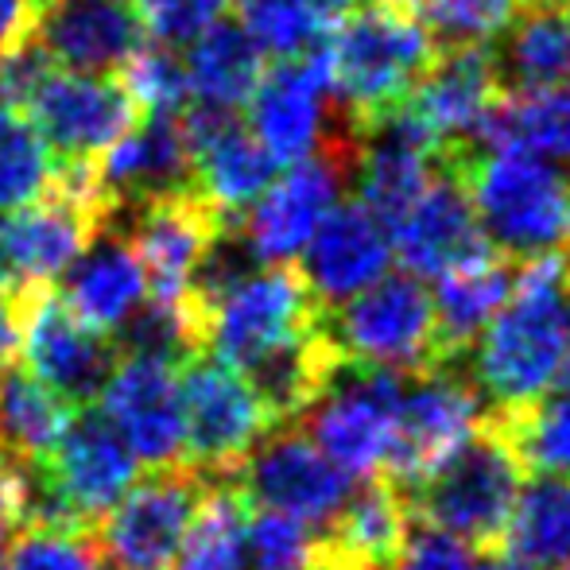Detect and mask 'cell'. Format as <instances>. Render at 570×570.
I'll use <instances>...</instances> for the list:
<instances>
[{
  "mask_svg": "<svg viewBox=\"0 0 570 570\" xmlns=\"http://www.w3.org/2000/svg\"><path fill=\"white\" fill-rule=\"evenodd\" d=\"M570 345V248L524 261L493 323L470 345V381L489 412L551 392Z\"/></svg>",
  "mask_w": 570,
  "mask_h": 570,
  "instance_id": "6da1fadb",
  "label": "cell"
},
{
  "mask_svg": "<svg viewBox=\"0 0 570 570\" xmlns=\"http://www.w3.org/2000/svg\"><path fill=\"white\" fill-rule=\"evenodd\" d=\"M465 183L481 233L512 264L570 248V175L532 151L446 148L435 159Z\"/></svg>",
  "mask_w": 570,
  "mask_h": 570,
  "instance_id": "7a4b0ae2",
  "label": "cell"
},
{
  "mask_svg": "<svg viewBox=\"0 0 570 570\" xmlns=\"http://www.w3.org/2000/svg\"><path fill=\"white\" fill-rule=\"evenodd\" d=\"M334 109L350 120L353 132L381 120L412 94L423 70L435 62L439 39L415 8L361 4L345 16L331 39L318 43Z\"/></svg>",
  "mask_w": 570,
  "mask_h": 570,
  "instance_id": "3957f363",
  "label": "cell"
},
{
  "mask_svg": "<svg viewBox=\"0 0 570 570\" xmlns=\"http://www.w3.org/2000/svg\"><path fill=\"white\" fill-rule=\"evenodd\" d=\"M524 481L528 470L517 446L509 443L501 423L485 412L470 439H462L435 470H428L415 485L400 493L412 517H420L428 528L451 532L493 556L501 548V535L509 528Z\"/></svg>",
  "mask_w": 570,
  "mask_h": 570,
  "instance_id": "277c9868",
  "label": "cell"
},
{
  "mask_svg": "<svg viewBox=\"0 0 570 570\" xmlns=\"http://www.w3.org/2000/svg\"><path fill=\"white\" fill-rule=\"evenodd\" d=\"M136 478L140 462L114 423L94 407H78L55 451L28 465V524L94 532Z\"/></svg>",
  "mask_w": 570,
  "mask_h": 570,
  "instance_id": "5b68a950",
  "label": "cell"
},
{
  "mask_svg": "<svg viewBox=\"0 0 570 570\" xmlns=\"http://www.w3.org/2000/svg\"><path fill=\"white\" fill-rule=\"evenodd\" d=\"M323 331L353 365L420 373L439 365L431 292L412 272H384L353 299L323 311Z\"/></svg>",
  "mask_w": 570,
  "mask_h": 570,
  "instance_id": "8992f818",
  "label": "cell"
},
{
  "mask_svg": "<svg viewBox=\"0 0 570 570\" xmlns=\"http://www.w3.org/2000/svg\"><path fill=\"white\" fill-rule=\"evenodd\" d=\"M206 489L210 478L187 462L159 465L132 481L94 528L106 570H171Z\"/></svg>",
  "mask_w": 570,
  "mask_h": 570,
  "instance_id": "52a82bcc",
  "label": "cell"
},
{
  "mask_svg": "<svg viewBox=\"0 0 570 570\" xmlns=\"http://www.w3.org/2000/svg\"><path fill=\"white\" fill-rule=\"evenodd\" d=\"M353 148L357 132L342 128L318 151L287 167L279 179L268 183L261 198L240 214L253 253L261 264H292L323 226V218L342 203V190L350 187Z\"/></svg>",
  "mask_w": 570,
  "mask_h": 570,
  "instance_id": "ba28073f",
  "label": "cell"
},
{
  "mask_svg": "<svg viewBox=\"0 0 570 570\" xmlns=\"http://www.w3.org/2000/svg\"><path fill=\"white\" fill-rule=\"evenodd\" d=\"M183 396V431H187V458L210 481L233 478L253 446L268 435L276 423L264 412L261 396L245 373L210 353H195L179 376Z\"/></svg>",
  "mask_w": 570,
  "mask_h": 570,
  "instance_id": "9c48e42d",
  "label": "cell"
},
{
  "mask_svg": "<svg viewBox=\"0 0 570 570\" xmlns=\"http://www.w3.org/2000/svg\"><path fill=\"white\" fill-rule=\"evenodd\" d=\"M404 376L396 368L342 361L323 396L299 415L318 451L334 458L350 478H381L396 435Z\"/></svg>",
  "mask_w": 570,
  "mask_h": 570,
  "instance_id": "30bf717a",
  "label": "cell"
},
{
  "mask_svg": "<svg viewBox=\"0 0 570 570\" xmlns=\"http://www.w3.org/2000/svg\"><path fill=\"white\" fill-rule=\"evenodd\" d=\"M323 307L307 292L303 276L287 264L256 268L229 295H222L203 318V353L248 368L276 345L299 338L318 323Z\"/></svg>",
  "mask_w": 570,
  "mask_h": 570,
  "instance_id": "8fae6325",
  "label": "cell"
},
{
  "mask_svg": "<svg viewBox=\"0 0 570 570\" xmlns=\"http://www.w3.org/2000/svg\"><path fill=\"white\" fill-rule=\"evenodd\" d=\"M485 412L489 407L473 389L470 373L454 368V361L407 373L404 392H400L396 435H392V451L384 458L381 478L396 489L415 485L462 439L473 435Z\"/></svg>",
  "mask_w": 570,
  "mask_h": 570,
  "instance_id": "7c38bea8",
  "label": "cell"
},
{
  "mask_svg": "<svg viewBox=\"0 0 570 570\" xmlns=\"http://www.w3.org/2000/svg\"><path fill=\"white\" fill-rule=\"evenodd\" d=\"M229 481L245 493L253 509L284 512V517H295L299 524L323 528V532L357 485L295 423L272 428Z\"/></svg>",
  "mask_w": 570,
  "mask_h": 570,
  "instance_id": "4fadbf2b",
  "label": "cell"
},
{
  "mask_svg": "<svg viewBox=\"0 0 570 570\" xmlns=\"http://www.w3.org/2000/svg\"><path fill=\"white\" fill-rule=\"evenodd\" d=\"M16 307H20V353L28 368L67 404L90 407L120 357L114 338L78 323L62 307L55 287H20Z\"/></svg>",
  "mask_w": 570,
  "mask_h": 570,
  "instance_id": "5bb4252c",
  "label": "cell"
},
{
  "mask_svg": "<svg viewBox=\"0 0 570 570\" xmlns=\"http://www.w3.org/2000/svg\"><path fill=\"white\" fill-rule=\"evenodd\" d=\"M318 43L307 55L276 59V67L261 70V82L253 86L245 101L253 136L268 148V156L279 167L307 159L345 125V117L331 101Z\"/></svg>",
  "mask_w": 570,
  "mask_h": 570,
  "instance_id": "9a60e30c",
  "label": "cell"
},
{
  "mask_svg": "<svg viewBox=\"0 0 570 570\" xmlns=\"http://www.w3.org/2000/svg\"><path fill=\"white\" fill-rule=\"evenodd\" d=\"M28 117L59 164L98 159L144 120V109L117 75H82L55 67L28 101Z\"/></svg>",
  "mask_w": 570,
  "mask_h": 570,
  "instance_id": "2e32d148",
  "label": "cell"
},
{
  "mask_svg": "<svg viewBox=\"0 0 570 570\" xmlns=\"http://www.w3.org/2000/svg\"><path fill=\"white\" fill-rule=\"evenodd\" d=\"M101 415L117 428L132 458L148 470L179 465L187 458V431H183V396L175 365L156 357L120 353L106 389H101Z\"/></svg>",
  "mask_w": 570,
  "mask_h": 570,
  "instance_id": "e0dca14e",
  "label": "cell"
},
{
  "mask_svg": "<svg viewBox=\"0 0 570 570\" xmlns=\"http://www.w3.org/2000/svg\"><path fill=\"white\" fill-rule=\"evenodd\" d=\"M222 222H226V214L214 210L195 190V183L132 206L128 226L117 222L132 240L136 256H140L151 299L190 307V276H195L198 256L206 253V245H210L214 229Z\"/></svg>",
  "mask_w": 570,
  "mask_h": 570,
  "instance_id": "ac0fdd59",
  "label": "cell"
},
{
  "mask_svg": "<svg viewBox=\"0 0 570 570\" xmlns=\"http://www.w3.org/2000/svg\"><path fill=\"white\" fill-rule=\"evenodd\" d=\"M504 98L489 43L439 47L435 62L423 70L400 109L435 140L439 151L473 148L481 120Z\"/></svg>",
  "mask_w": 570,
  "mask_h": 570,
  "instance_id": "d6986e66",
  "label": "cell"
},
{
  "mask_svg": "<svg viewBox=\"0 0 570 570\" xmlns=\"http://www.w3.org/2000/svg\"><path fill=\"white\" fill-rule=\"evenodd\" d=\"M392 253L400 256L404 272L420 279H439L446 272L493 256V245L481 233V222L473 214L470 195H465V183L451 167L435 164L431 183L400 214V222L392 226Z\"/></svg>",
  "mask_w": 570,
  "mask_h": 570,
  "instance_id": "ffe728a7",
  "label": "cell"
},
{
  "mask_svg": "<svg viewBox=\"0 0 570 570\" xmlns=\"http://www.w3.org/2000/svg\"><path fill=\"white\" fill-rule=\"evenodd\" d=\"M392 233L365 203H338L299 253V276L323 311L365 292L392 268Z\"/></svg>",
  "mask_w": 570,
  "mask_h": 570,
  "instance_id": "44dd1931",
  "label": "cell"
},
{
  "mask_svg": "<svg viewBox=\"0 0 570 570\" xmlns=\"http://www.w3.org/2000/svg\"><path fill=\"white\" fill-rule=\"evenodd\" d=\"M36 39L55 67L117 75L148 43V31L128 0H55L39 12Z\"/></svg>",
  "mask_w": 570,
  "mask_h": 570,
  "instance_id": "7402d4cb",
  "label": "cell"
},
{
  "mask_svg": "<svg viewBox=\"0 0 570 570\" xmlns=\"http://www.w3.org/2000/svg\"><path fill=\"white\" fill-rule=\"evenodd\" d=\"M98 179L114 198L117 218L148 198L171 195L195 183V156L179 128V114H148L98 156Z\"/></svg>",
  "mask_w": 570,
  "mask_h": 570,
  "instance_id": "603a6c76",
  "label": "cell"
},
{
  "mask_svg": "<svg viewBox=\"0 0 570 570\" xmlns=\"http://www.w3.org/2000/svg\"><path fill=\"white\" fill-rule=\"evenodd\" d=\"M55 292L78 323H86L98 334H114L144 303L148 276H144V264L128 233L114 222L62 272V287H55Z\"/></svg>",
  "mask_w": 570,
  "mask_h": 570,
  "instance_id": "cb8c5ba5",
  "label": "cell"
},
{
  "mask_svg": "<svg viewBox=\"0 0 570 570\" xmlns=\"http://www.w3.org/2000/svg\"><path fill=\"white\" fill-rule=\"evenodd\" d=\"M504 94H540L570 82V0H520L489 39Z\"/></svg>",
  "mask_w": 570,
  "mask_h": 570,
  "instance_id": "d4e9b609",
  "label": "cell"
},
{
  "mask_svg": "<svg viewBox=\"0 0 570 570\" xmlns=\"http://www.w3.org/2000/svg\"><path fill=\"white\" fill-rule=\"evenodd\" d=\"M412 532V509L404 493L384 478H365L345 497L323 543L357 570H392Z\"/></svg>",
  "mask_w": 570,
  "mask_h": 570,
  "instance_id": "484cf974",
  "label": "cell"
},
{
  "mask_svg": "<svg viewBox=\"0 0 570 570\" xmlns=\"http://www.w3.org/2000/svg\"><path fill=\"white\" fill-rule=\"evenodd\" d=\"M517 279V264L504 256H485L478 264H465L458 272L439 276V292H431L435 307V350L443 361H462L470 345L481 338L493 315L504 307Z\"/></svg>",
  "mask_w": 570,
  "mask_h": 570,
  "instance_id": "4316f807",
  "label": "cell"
},
{
  "mask_svg": "<svg viewBox=\"0 0 570 570\" xmlns=\"http://www.w3.org/2000/svg\"><path fill=\"white\" fill-rule=\"evenodd\" d=\"M478 151H532L570 167V82L540 94H504L473 136Z\"/></svg>",
  "mask_w": 570,
  "mask_h": 570,
  "instance_id": "83f0119b",
  "label": "cell"
},
{
  "mask_svg": "<svg viewBox=\"0 0 570 570\" xmlns=\"http://www.w3.org/2000/svg\"><path fill=\"white\" fill-rule=\"evenodd\" d=\"M78 407L67 404L51 384L28 365H0V451L20 465H39L55 451Z\"/></svg>",
  "mask_w": 570,
  "mask_h": 570,
  "instance_id": "f1b7e54d",
  "label": "cell"
},
{
  "mask_svg": "<svg viewBox=\"0 0 570 570\" xmlns=\"http://www.w3.org/2000/svg\"><path fill=\"white\" fill-rule=\"evenodd\" d=\"M493 556L520 570H563L570 559V481L540 478L524 481L517 509Z\"/></svg>",
  "mask_w": 570,
  "mask_h": 570,
  "instance_id": "f546056e",
  "label": "cell"
},
{
  "mask_svg": "<svg viewBox=\"0 0 570 570\" xmlns=\"http://www.w3.org/2000/svg\"><path fill=\"white\" fill-rule=\"evenodd\" d=\"M183 70H187L190 101L240 114V106L248 101L253 86L261 82L264 62H261L256 43L240 31V23L218 20L214 28H206L203 36L190 39Z\"/></svg>",
  "mask_w": 570,
  "mask_h": 570,
  "instance_id": "4dcf8cb0",
  "label": "cell"
},
{
  "mask_svg": "<svg viewBox=\"0 0 570 570\" xmlns=\"http://www.w3.org/2000/svg\"><path fill=\"white\" fill-rule=\"evenodd\" d=\"M279 164L240 120L195 156V190L226 218H240L276 179Z\"/></svg>",
  "mask_w": 570,
  "mask_h": 570,
  "instance_id": "1f68e13d",
  "label": "cell"
},
{
  "mask_svg": "<svg viewBox=\"0 0 570 570\" xmlns=\"http://www.w3.org/2000/svg\"><path fill=\"white\" fill-rule=\"evenodd\" d=\"M248 509L237 485L229 478L210 481L171 570H245V524Z\"/></svg>",
  "mask_w": 570,
  "mask_h": 570,
  "instance_id": "d6a6232c",
  "label": "cell"
},
{
  "mask_svg": "<svg viewBox=\"0 0 570 570\" xmlns=\"http://www.w3.org/2000/svg\"><path fill=\"white\" fill-rule=\"evenodd\" d=\"M489 415L504 428L528 473L570 478V389H551L532 404Z\"/></svg>",
  "mask_w": 570,
  "mask_h": 570,
  "instance_id": "836d02e7",
  "label": "cell"
},
{
  "mask_svg": "<svg viewBox=\"0 0 570 570\" xmlns=\"http://www.w3.org/2000/svg\"><path fill=\"white\" fill-rule=\"evenodd\" d=\"M51 144L28 117V109L0 106V214L36 203L55 179Z\"/></svg>",
  "mask_w": 570,
  "mask_h": 570,
  "instance_id": "e575fe53",
  "label": "cell"
},
{
  "mask_svg": "<svg viewBox=\"0 0 570 570\" xmlns=\"http://www.w3.org/2000/svg\"><path fill=\"white\" fill-rule=\"evenodd\" d=\"M237 4L240 31L256 43V51H268L276 59L307 55L323 39V23L311 12L307 0H233Z\"/></svg>",
  "mask_w": 570,
  "mask_h": 570,
  "instance_id": "d590c367",
  "label": "cell"
},
{
  "mask_svg": "<svg viewBox=\"0 0 570 570\" xmlns=\"http://www.w3.org/2000/svg\"><path fill=\"white\" fill-rule=\"evenodd\" d=\"M4 559L8 570H106L94 532L55 524H23Z\"/></svg>",
  "mask_w": 570,
  "mask_h": 570,
  "instance_id": "8d00e7d4",
  "label": "cell"
},
{
  "mask_svg": "<svg viewBox=\"0 0 570 570\" xmlns=\"http://www.w3.org/2000/svg\"><path fill=\"white\" fill-rule=\"evenodd\" d=\"M315 528L272 509H248L245 570H307L315 556Z\"/></svg>",
  "mask_w": 570,
  "mask_h": 570,
  "instance_id": "74e56055",
  "label": "cell"
},
{
  "mask_svg": "<svg viewBox=\"0 0 570 570\" xmlns=\"http://www.w3.org/2000/svg\"><path fill=\"white\" fill-rule=\"evenodd\" d=\"M117 78L125 82V90L136 98V106L148 114H179L190 101L187 90V70L183 59L164 43H144L125 67L117 70Z\"/></svg>",
  "mask_w": 570,
  "mask_h": 570,
  "instance_id": "f35d334b",
  "label": "cell"
},
{
  "mask_svg": "<svg viewBox=\"0 0 570 570\" xmlns=\"http://www.w3.org/2000/svg\"><path fill=\"white\" fill-rule=\"evenodd\" d=\"M520 0H415V16L431 28L439 47L489 43L509 23Z\"/></svg>",
  "mask_w": 570,
  "mask_h": 570,
  "instance_id": "ab89813d",
  "label": "cell"
},
{
  "mask_svg": "<svg viewBox=\"0 0 570 570\" xmlns=\"http://www.w3.org/2000/svg\"><path fill=\"white\" fill-rule=\"evenodd\" d=\"M229 4L233 0H132L148 39L164 47L190 43L195 36H203L206 28L222 20Z\"/></svg>",
  "mask_w": 570,
  "mask_h": 570,
  "instance_id": "60d3db41",
  "label": "cell"
},
{
  "mask_svg": "<svg viewBox=\"0 0 570 570\" xmlns=\"http://www.w3.org/2000/svg\"><path fill=\"white\" fill-rule=\"evenodd\" d=\"M392 570H493V556L439 528H412Z\"/></svg>",
  "mask_w": 570,
  "mask_h": 570,
  "instance_id": "b9f144b4",
  "label": "cell"
},
{
  "mask_svg": "<svg viewBox=\"0 0 570 570\" xmlns=\"http://www.w3.org/2000/svg\"><path fill=\"white\" fill-rule=\"evenodd\" d=\"M55 70V59L47 55V47L31 31L23 43H16L12 51L0 55V106L28 109V101L36 98V90L43 86V78Z\"/></svg>",
  "mask_w": 570,
  "mask_h": 570,
  "instance_id": "7bdbcfd3",
  "label": "cell"
},
{
  "mask_svg": "<svg viewBox=\"0 0 570 570\" xmlns=\"http://www.w3.org/2000/svg\"><path fill=\"white\" fill-rule=\"evenodd\" d=\"M28 524V465L0 451V543Z\"/></svg>",
  "mask_w": 570,
  "mask_h": 570,
  "instance_id": "ee69618b",
  "label": "cell"
},
{
  "mask_svg": "<svg viewBox=\"0 0 570 570\" xmlns=\"http://www.w3.org/2000/svg\"><path fill=\"white\" fill-rule=\"evenodd\" d=\"M39 23V8L31 0H0V55L12 51L16 43L36 31Z\"/></svg>",
  "mask_w": 570,
  "mask_h": 570,
  "instance_id": "f6af8a7d",
  "label": "cell"
},
{
  "mask_svg": "<svg viewBox=\"0 0 570 570\" xmlns=\"http://www.w3.org/2000/svg\"><path fill=\"white\" fill-rule=\"evenodd\" d=\"M20 353V307H16V292H0V365Z\"/></svg>",
  "mask_w": 570,
  "mask_h": 570,
  "instance_id": "bcb514c9",
  "label": "cell"
},
{
  "mask_svg": "<svg viewBox=\"0 0 570 570\" xmlns=\"http://www.w3.org/2000/svg\"><path fill=\"white\" fill-rule=\"evenodd\" d=\"M311 12L318 16V23L323 28H331V23H342L345 16H353L361 4H368V0H307Z\"/></svg>",
  "mask_w": 570,
  "mask_h": 570,
  "instance_id": "7dc6e473",
  "label": "cell"
},
{
  "mask_svg": "<svg viewBox=\"0 0 570 570\" xmlns=\"http://www.w3.org/2000/svg\"><path fill=\"white\" fill-rule=\"evenodd\" d=\"M307 570H357L353 563H345V559L338 556L334 548H326L323 540L315 543V556H311V567Z\"/></svg>",
  "mask_w": 570,
  "mask_h": 570,
  "instance_id": "c3c4849f",
  "label": "cell"
},
{
  "mask_svg": "<svg viewBox=\"0 0 570 570\" xmlns=\"http://www.w3.org/2000/svg\"><path fill=\"white\" fill-rule=\"evenodd\" d=\"M0 292H16V276H12V264H8V248H4V222H0Z\"/></svg>",
  "mask_w": 570,
  "mask_h": 570,
  "instance_id": "681fc988",
  "label": "cell"
},
{
  "mask_svg": "<svg viewBox=\"0 0 570 570\" xmlns=\"http://www.w3.org/2000/svg\"><path fill=\"white\" fill-rule=\"evenodd\" d=\"M551 389H570V345H567V357H563V368H559L556 384Z\"/></svg>",
  "mask_w": 570,
  "mask_h": 570,
  "instance_id": "f907efd6",
  "label": "cell"
},
{
  "mask_svg": "<svg viewBox=\"0 0 570 570\" xmlns=\"http://www.w3.org/2000/svg\"><path fill=\"white\" fill-rule=\"evenodd\" d=\"M493 570H520V567H512V563H509V559L493 556Z\"/></svg>",
  "mask_w": 570,
  "mask_h": 570,
  "instance_id": "816d5d0a",
  "label": "cell"
},
{
  "mask_svg": "<svg viewBox=\"0 0 570 570\" xmlns=\"http://www.w3.org/2000/svg\"><path fill=\"white\" fill-rule=\"evenodd\" d=\"M381 4H396V8H415V0H381Z\"/></svg>",
  "mask_w": 570,
  "mask_h": 570,
  "instance_id": "f5cc1de1",
  "label": "cell"
},
{
  "mask_svg": "<svg viewBox=\"0 0 570 570\" xmlns=\"http://www.w3.org/2000/svg\"><path fill=\"white\" fill-rule=\"evenodd\" d=\"M31 4H36L39 12H43V8H47V4H55V0H31Z\"/></svg>",
  "mask_w": 570,
  "mask_h": 570,
  "instance_id": "db71d44e",
  "label": "cell"
},
{
  "mask_svg": "<svg viewBox=\"0 0 570 570\" xmlns=\"http://www.w3.org/2000/svg\"><path fill=\"white\" fill-rule=\"evenodd\" d=\"M0 570H8V559H4V551H0Z\"/></svg>",
  "mask_w": 570,
  "mask_h": 570,
  "instance_id": "11a10c76",
  "label": "cell"
},
{
  "mask_svg": "<svg viewBox=\"0 0 570 570\" xmlns=\"http://www.w3.org/2000/svg\"><path fill=\"white\" fill-rule=\"evenodd\" d=\"M563 570H570V559H567V567H563Z\"/></svg>",
  "mask_w": 570,
  "mask_h": 570,
  "instance_id": "9f6ffc18",
  "label": "cell"
}]
</instances>
